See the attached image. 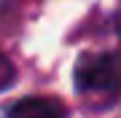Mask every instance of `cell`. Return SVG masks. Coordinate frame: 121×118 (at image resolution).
Here are the masks:
<instances>
[{"label": "cell", "mask_w": 121, "mask_h": 118, "mask_svg": "<svg viewBox=\"0 0 121 118\" xmlns=\"http://www.w3.org/2000/svg\"><path fill=\"white\" fill-rule=\"evenodd\" d=\"M75 91L94 107H110L118 97V65L113 51L81 54L73 70Z\"/></svg>", "instance_id": "cell-1"}, {"label": "cell", "mask_w": 121, "mask_h": 118, "mask_svg": "<svg viewBox=\"0 0 121 118\" xmlns=\"http://www.w3.org/2000/svg\"><path fill=\"white\" fill-rule=\"evenodd\" d=\"M5 118H67V107L54 97H22L5 107Z\"/></svg>", "instance_id": "cell-2"}, {"label": "cell", "mask_w": 121, "mask_h": 118, "mask_svg": "<svg viewBox=\"0 0 121 118\" xmlns=\"http://www.w3.org/2000/svg\"><path fill=\"white\" fill-rule=\"evenodd\" d=\"M13 81H16V67H13V62L0 51V91L11 89Z\"/></svg>", "instance_id": "cell-3"}]
</instances>
